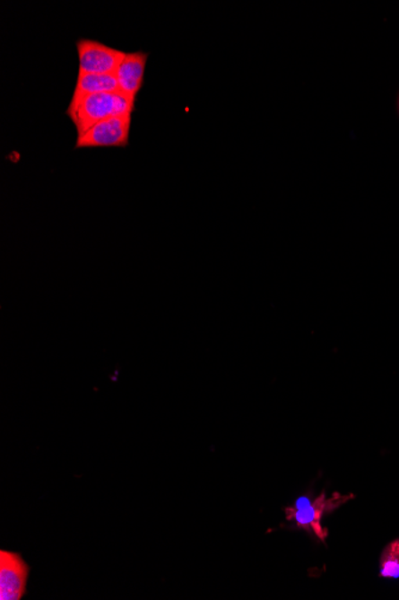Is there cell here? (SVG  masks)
<instances>
[{"label": "cell", "mask_w": 399, "mask_h": 600, "mask_svg": "<svg viewBox=\"0 0 399 600\" xmlns=\"http://www.w3.org/2000/svg\"><path fill=\"white\" fill-rule=\"evenodd\" d=\"M353 498V495H341L339 492H334L332 498H328L325 491L314 499L303 496L298 499L292 507L285 508L286 519L293 521L296 528L307 531L315 535L318 541L325 543L329 531L328 528L323 527V517Z\"/></svg>", "instance_id": "obj_2"}, {"label": "cell", "mask_w": 399, "mask_h": 600, "mask_svg": "<svg viewBox=\"0 0 399 600\" xmlns=\"http://www.w3.org/2000/svg\"><path fill=\"white\" fill-rule=\"evenodd\" d=\"M29 567L20 553L0 551V599L21 600L27 591Z\"/></svg>", "instance_id": "obj_5"}, {"label": "cell", "mask_w": 399, "mask_h": 600, "mask_svg": "<svg viewBox=\"0 0 399 600\" xmlns=\"http://www.w3.org/2000/svg\"><path fill=\"white\" fill-rule=\"evenodd\" d=\"M134 107L135 101L120 92L91 93L71 99L66 115L77 129V136H81L93 125L107 119L133 114Z\"/></svg>", "instance_id": "obj_1"}, {"label": "cell", "mask_w": 399, "mask_h": 600, "mask_svg": "<svg viewBox=\"0 0 399 600\" xmlns=\"http://www.w3.org/2000/svg\"><path fill=\"white\" fill-rule=\"evenodd\" d=\"M147 57L149 54L143 52L127 53L115 74L117 78L118 90L129 99L135 101L143 88Z\"/></svg>", "instance_id": "obj_6"}, {"label": "cell", "mask_w": 399, "mask_h": 600, "mask_svg": "<svg viewBox=\"0 0 399 600\" xmlns=\"http://www.w3.org/2000/svg\"><path fill=\"white\" fill-rule=\"evenodd\" d=\"M380 577L399 578V539L390 543L380 556Z\"/></svg>", "instance_id": "obj_8"}, {"label": "cell", "mask_w": 399, "mask_h": 600, "mask_svg": "<svg viewBox=\"0 0 399 600\" xmlns=\"http://www.w3.org/2000/svg\"><path fill=\"white\" fill-rule=\"evenodd\" d=\"M118 83L115 75H89L79 72L77 84L74 90L72 100L91 95V93H117Z\"/></svg>", "instance_id": "obj_7"}, {"label": "cell", "mask_w": 399, "mask_h": 600, "mask_svg": "<svg viewBox=\"0 0 399 600\" xmlns=\"http://www.w3.org/2000/svg\"><path fill=\"white\" fill-rule=\"evenodd\" d=\"M131 125L132 114L107 119L77 136L75 147H126L129 143Z\"/></svg>", "instance_id": "obj_4"}, {"label": "cell", "mask_w": 399, "mask_h": 600, "mask_svg": "<svg viewBox=\"0 0 399 600\" xmlns=\"http://www.w3.org/2000/svg\"><path fill=\"white\" fill-rule=\"evenodd\" d=\"M79 72L89 75H115L126 52L111 49L96 40L81 39L77 41Z\"/></svg>", "instance_id": "obj_3"}]
</instances>
